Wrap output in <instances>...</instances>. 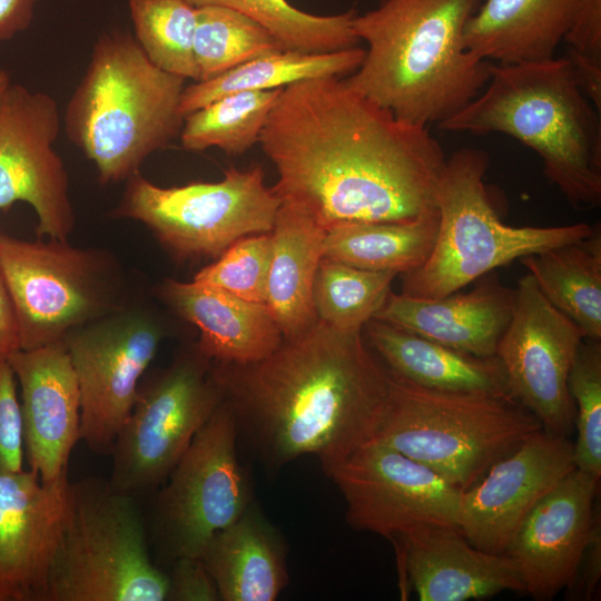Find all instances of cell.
Returning a JSON list of instances; mask_svg holds the SVG:
<instances>
[{
  "mask_svg": "<svg viewBox=\"0 0 601 601\" xmlns=\"http://www.w3.org/2000/svg\"><path fill=\"white\" fill-rule=\"evenodd\" d=\"M273 189L325 229L404 221L434 209L446 157L427 127L397 118L344 77L284 88L262 130Z\"/></svg>",
  "mask_w": 601,
  "mask_h": 601,
  "instance_id": "obj_1",
  "label": "cell"
},
{
  "mask_svg": "<svg viewBox=\"0 0 601 601\" xmlns=\"http://www.w3.org/2000/svg\"><path fill=\"white\" fill-rule=\"evenodd\" d=\"M213 366L238 430L273 467L315 455L326 473L375 437L390 393L363 331L318 319L258 362Z\"/></svg>",
  "mask_w": 601,
  "mask_h": 601,
  "instance_id": "obj_2",
  "label": "cell"
},
{
  "mask_svg": "<svg viewBox=\"0 0 601 601\" xmlns=\"http://www.w3.org/2000/svg\"><path fill=\"white\" fill-rule=\"evenodd\" d=\"M479 0H382L355 16L353 30L367 45L359 67L344 77L358 93L397 118L440 124L485 87L491 63L464 46Z\"/></svg>",
  "mask_w": 601,
  "mask_h": 601,
  "instance_id": "obj_3",
  "label": "cell"
},
{
  "mask_svg": "<svg viewBox=\"0 0 601 601\" xmlns=\"http://www.w3.org/2000/svg\"><path fill=\"white\" fill-rule=\"evenodd\" d=\"M600 114L563 56L491 65L481 92L439 127L518 139L536 151L569 204L583 209L601 203Z\"/></svg>",
  "mask_w": 601,
  "mask_h": 601,
  "instance_id": "obj_4",
  "label": "cell"
},
{
  "mask_svg": "<svg viewBox=\"0 0 601 601\" xmlns=\"http://www.w3.org/2000/svg\"><path fill=\"white\" fill-rule=\"evenodd\" d=\"M185 81L154 65L134 35L112 30L98 37L62 127L95 164L101 184L127 180L179 137Z\"/></svg>",
  "mask_w": 601,
  "mask_h": 601,
  "instance_id": "obj_5",
  "label": "cell"
},
{
  "mask_svg": "<svg viewBox=\"0 0 601 601\" xmlns=\"http://www.w3.org/2000/svg\"><path fill=\"white\" fill-rule=\"evenodd\" d=\"M390 375L385 413L373 440L430 467L462 492L542 430L514 400L431 390Z\"/></svg>",
  "mask_w": 601,
  "mask_h": 601,
  "instance_id": "obj_6",
  "label": "cell"
},
{
  "mask_svg": "<svg viewBox=\"0 0 601 601\" xmlns=\"http://www.w3.org/2000/svg\"><path fill=\"white\" fill-rule=\"evenodd\" d=\"M489 155L456 150L441 171L435 191L439 227L434 247L418 268L402 274V294L435 299L456 293L494 268L591 235L595 226L513 227L502 223L484 176Z\"/></svg>",
  "mask_w": 601,
  "mask_h": 601,
  "instance_id": "obj_7",
  "label": "cell"
},
{
  "mask_svg": "<svg viewBox=\"0 0 601 601\" xmlns=\"http://www.w3.org/2000/svg\"><path fill=\"white\" fill-rule=\"evenodd\" d=\"M167 592L137 497L98 477L69 482L43 601H164Z\"/></svg>",
  "mask_w": 601,
  "mask_h": 601,
  "instance_id": "obj_8",
  "label": "cell"
},
{
  "mask_svg": "<svg viewBox=\"0 0 601 601\" xmlns=\"http://www.w3.org/2000/svg\"><path fill=\"white\" fill-rule=\"evenodd\" d=\"M280 204L258 165L229 167L218 181L176 187L138 173L127 179L115 215L145 224L175 256L217 258L240 238L272 231Z\"/></svg>",
  "mask_w": 601,
  "mask_h": 601,
  "instance_id": "obj_9",
  "label": "cell"
},
{
  "mask_svg": "<svg viewBox=\"0 0 601 601\" xmlns=\"http://www.w3.org/2000/svg\"><path fill=\"white\" fill-rule=\"evenodd\" d=\"M0 272L16 307L20 349L61 343L70 332L119 311L120 276L98 250L2 234Z\"/></svg>",
  "mask_w": 601,
  "mask_h": 601,
  "instance_id": "obj_10",
  "label": "cell"
},
{
  "mask_svg": "<svg viewBox=\"0 0 601 601\" xmlns=\"http://www.w3.org/2000/svg\"><path fill=\"white\" fill-rule=\"evenodd\" d=\"M224 401L213 362L195 346L139 384L110 455V484L134 496L161 485Z\"/></svg>",
  "mask_w": 601,
  "mask_h": 601,
  "instance_id": "obj_11",
  "label": "cell"
},
{
  "mask_svg": "<svg viewBox=\"0 0 601 601\" xmlns=\"http://www.w3.org/2000/svg\"><path fill=\"white\" fill-rule=\"evenodd\" d=\"M235 414L223 401L198 431L157 493L151 540L162 556H200L209 540L252 503L238 462Z\"/></svg>",
  "mask_w": 601,
  "mask_h": 601,
  "instance_id": "obj_12",
  "label": "cell"
},
{
  "mask_svg": "<svg viewBox=\"0 0 601 601\" xmlns=\"http://www.w3.org/2000/svg\"><path fill=\"white\" fill-rule=\"evenodd\" d=\"M164 332L147 313L117 311L63 339L80 390V440L109 456Z\"/></svg>",
  "mask_w": 601,
  "mask_h": 601,
  "instance_id": "obj_13",
  "label": "cell"
},
{
  "mask_svg": "<svg viewBox=\"0 0 601 601\" xmlns=\"http://www.w3.org/2000/svg\"><path fill=\"white\" fill-rule=\"evenodd\" d=\"M326 474L348 524L394 540L427 526L460 530L462 491L430 467L371 440Z\"/></svg>",
  "mask_w": 601,
  "mask_h": 601,
  "instance_id": "obj_14",
  "label": "cell"
},
{
  "mask_svg": "<svg viewBox=\"0 0 601 601\" xmlns=\"http://www.w3.org/2000/svg\"><path fill=\"white\" fill-rule=\"evenodd\" d=\"M584 339L581 329L555 308L528 273L514 289L511 319L495 356L511 397L530 411L542 428L569 435L575 406L568 378Z\"/></svg>",
  "mask_w": 601,
  "mask_h": 601,
  "instance_id": "obj_15",
  "label": "cell"
},
{
  "mask_svg": "<svg viewBox=\"0 0 601 601\" xmlns=\"http://www.w3.org/2000/svg\"><path fill=\"white\" fill-rule=\"evenodd\" d=\"M61 127L51 95L12 82L0 95V209L27 203L39 238L67 240L75 215L69 176L55 149Z\"/></svg>",
  "mask_w": 601,
  "mask_h": 601,
  "instance_id": "obj_16",
  "label": "cell"
},
{
  "mask_svg": "<svg viewBox=\"0 0 601 601\" xmlns=\"http://www.w3.org/2000/svg\"><path fill=\"white\" fill-rule=\"evenodd\" d=\"M574 469L568 435L535 432L462 492L460 531L475 548L504 553L533 506Z\"/></svg>",
  "mask_w": 601,
  "mask_h": 601,
  "instance_id": "obj_17",
  "label": "cell"
},
{
  "mask_svg": "<svg viewBox=\"0 0 601 601\" xmlns=\"http://www.w3.org/2000/svg\"><path fill=\"white\" fill-rule=\"evenodd\" d=\"M600 479L579 469L568 473L525 516L504 554L521 575L524 592L550 600L573 582L600 514Z\"/></svg>",
  "mask_w": 601,
  "mask_h": 601,
  "instance_id": "obj_18",
  "label": "cell"
},
{
  "mask_svg": "<svg viewBox=\"0 0 601 601\" xmlns=\"http://www.w3.org/2000/svg\"><path fill=\"white\" fill-rule=\"evenodd\" d=\"M68 474L0 472V601H43L67 509Z\"/></svg>",
  "mask_w": 601,
  "mask_h": 601,
  "instance_id": "obj_19",
  "label": "cell"
},
{
  "mask_svg": "<svg viewBox=\"0 0 601 601\" xmlns=\"http://www.w3.org/2000/svg\"><path fill=\"white\" fill-rule=\"evenodd\" d=\"M21 388L23 445L43 483L68 474L80 440V390L63 344L18 349L8 356Z\"/></svg>",
  "mask_w": 601,
  "mask_h": 601,
  "instance_id": "obj_20",
  "label": "cell"
},
{
  "mask_svg": "<svg viewBox=\"0 0 601 601\" xmlns=\"http://www.w3.org/2000/svg\"><path fill=\"white\" fill-rule=\"evenodd\" d=\"M404 568L422 601H465L524 592L514 561L475 548L456 528L427 526L401 535Z\"/></svg>",
  "mask_w": 601,
  "mask_h": 601,
  "instance_id": "obj_21",
  "label": "cell"
},
{
  "mask_svg": "<svg viewBox=\"0 0 601 601\" xmlns=\"http://www.w3.org/2000/svg\"><path fill=\"white\" fill-rule=\"evenodd\" d=\"M513 304L514 289L486 274L472 290L435 299L391 292L374 318L470 355L492 357Z\"/></svg>",
  "mask_w": 601,
  "mask_h": 601,
  "instance_id": "obj_22",
  "label": "cell"
},
{
  "mask_svg": "<svg viewBox=\"0 0 601 601\" xmlns=\"http://www.w3.org/2000/svg\"><path fill=\"white\" fill-rule=\"evenodd\" d=\"M166 303L199 331L198 351L220 364L258 362L283 342V334L266 304L245 300L198 282L166 280Z\"/></svg>",
  "mask_w": 601,
  "mask_h": 601,
  "instance_id": "obj_23",
  "label": "cell"
},
{
  "mask_svg": "<svg viewBox=\"0 0 601 601\" xmlns=\"http://www.w3.org/2000/svg\"><path fill=\"white\" fill-rule=\"evenodd\" d=\"M363 335L387 371L404 381L431 390L513 400L496 356L470 355L376 318L365 324Z\"/></svg>",
  "mask_w": 601,
  "mask_h": 601,
  "instance_id": "obj_24",
  "label": "cell"
},
{
  "mask_svg": "<svg viewBox=\"0 0 601 601\" xmlns=\"http://www.w3.org/2000/svg\"><path fill=\"white\" fill-rule=\"evenodd\" d=\"M579 0H485L464 30L465 48L497 63L555 57Z\"/></svg>",
  "mask_w": 601,
  "mask_h": 601,
  "instance_id": "obj_25",
  "label": "cell"
},
{
  "mask_svg": "<svg viewBox=\"0 0 601 601\" xmlns=\"http://www.w3.org/2000/svg\"><path fill=\"white\" fill-rule=\"evenodd\" d=\"M199 558L221 601H274L288 581L282 540L253 502Z\"/></svg>",
  "mask_w": 601,
  "mask_h": 601,
  "instance_id": "obj_26",
  "label": "cell"
},
{
  "mask_svg": "<svg viewBox=\"0 0 601 601\" xmlns=\"http://www.w3.org/2000/svg\"><path fill=\"white\" fill-rule=\"evenodd\" d=\"M325 235L326 229L302 209L280 204L270 231L266 305L283 338L303 333L317 321L313 289Z\"/></svg>",
  "mask_w": 601,
  "mask_h": 601,
  "instance_id": "obj_27",
  "label": "cell"
},
{
  "mask_svg": "<svg viewBox=\"0 0 601 601\" xmlns=\"http://www.w3.org/2000/svg\"><path fill=\"white\" fill-rule=\"evenodd\" d=\"M436 207L404 221H343L326 229L324 257L366 270L405 274L421 267L435 244Z\"/></svg>",
  "mask_w": 601,
  "mask_h": 601,
  "instance_id": "obj_28",
  "label": "cell"
},
{
  "mask_svg": "<svg viewBox=\"0 0 601 601\" xmlns=\"http://www.w3.org/2000/svg\"><path fill=\"white\" fill-rule=\"evenodd\" d=\"M543 296L581 329L601 339V230L521 258Z\"/></svg>",
  "mask_w": 601,
  "mask_h": 601,
  "instance_id": "obj_29",
  "label": "cell"
},
{
  "mask_svg": "<svg viewBox=\"0 0 601 601\" xmlns=\"http://www.w3.org/2000/svg\"><path fill=\"white\" fill-rule=\"evenodd\" d=\"M365 49L357 47L333 52L309 53L279 50L247 61L216 78L195 81L184 88L183 116L209 102L240 91L284 89L318 77H346L363 61Z\"/></svg>",
  "mask_w": 601,
  "mask_h": 601,
  "instance_id": "obj_30",
  "label": "cell"
},
{
  "mask_svg": "<svg viewBox=\"0 0 601 601\" xmlns=\"http://www.w3.org/2000/svg\"><path fill=\"white\" fill-rule=\"evenodd\" d=\"M195 8L216 6L243 13L264 26L285 50L324 53L357 47L353 30L357 14L349 9L336 14H315L288 0H186Z\"/></svg>",
  "mask_w": 601,
  "mask_h": 601,
  "instance_id": "obj_31",
  "label": "cell"
},
{
  "mask_svg": "<svg viewBox=\"0 0 601 601\" xmlns=\"http://www.w3.org/2000/svg\"><path fill=\"white\" fill-rule=\"evenodd\" d=\"M282 90L235 92L188 114L179 134L183 148L203 151L216 147L229 155H243L259 142Z\"/></svg>",
  "mask_w": 601,
  "mask_h": 601,
  "instance_id": "obj_32",
  "label": "cell"
},
{
  "mask_svg": "<svg viewBox=\"0 0 601 601\" xmlns=\"http://www.w3.org/2000/svg\"><path fill=\"white\" fill-rule=\"evenodd\" d=\"M279 50V41L254 19L223 7L196 8L194 55L198 81Z\"/></svg>",
  "mask_w": 601,
  "mask_h": 601,
  "instance_id": "obj_33",
  "label": "cell"
},
{
  "mask_svg": "<svg viewBox=\"0 0 601 601\" xmlns=\"http://www.w3.org/2000/svg\"><path fill=\"white\" fill-rule=\"evenodd\" d=\"M396 276L323 257L313 289L317 319L338 331H363L384 305Z\"/></svg>",
  "mask_w": 601,
  "mask_h": 601,
  "instance_id": "obj_34",
  "label": "cell"
},
{
  "mask_svg": "<svg viewBox=\"0 0 601 601\" xmlns=\"http://www.w3.org/2000/svg\"><path fill=\"white\" fill-rule=\"evenodd\" d=\"M134 37L164 71L198 81L194 55L196 8L186 0H128Z\"/></svg>",
  "mask_w": 601,
  "mask_h": 601,
  "instance_id": "obj_35",
  "label": "cell"
},
{
  "mask_svg": "<svg viewBox=\"0 0 601 601\" xmlns=\"http://www.w3.org/2000/svg\"><path fill=\"white\" fill-rule=\"evenodd\" d=\"M568 388L575 406V467L601 476V343L584 338L571 366Z\"/></svg>",
  "mask_w": 601,
  "mask_h": 601,
  "instance_id": "obj_36",
  "label": "cell"
},
{
  "mask_svg": "<svg viewBox=\"0 0 601 601\" xmlns=\"http://www.w3.org/2000/svg\"><path fill=\"white\" fill-rule=\"evenodd\" d=\"M272 259L270 231L249 235L230 245L193 280L226 290L245 300L266 304Z\"/></svg>",
  "mask_w": 601,
  "mask_h": 601,
  "instance_id": "obj_37",
  "label": "cell"
},
{
  "mask_svg": "<svg viewBox=\"0 0 601 601\" xmlns=\"http://www.w3.org/2000/svg\"><path fill=\"white\" fill-rule=\"evenodd\" d=\"M23 446L17 377L8 356L0 355V472L23 470Z\"/></svg>",
  "mask_w": 601,
  "mask_h": 601,
  "instance_id": "obj_38",
  "label": "cell"
},
{
  "mask_svg": "<svg viewBox=\"0 0 601 601\" xmlns=\"http://www.w3.org/2000/svg\"><path fill=\"white\" fill-rule=\"evenodd\" d=\"M166 601H218L217 587L198 556L173 561Z\"/></svg>",
  "mask_w": 601,
  "mask_h": 601,
  "instance_id": "obj_39",
  "label": "cell"
},
{
  "mask_svg": "<svg viewBox=\"0 0 601 601\" xmlns=\"http://www.w3.org/2000/svg\"><path fill=\"white\" fill-rule=\"evenodd\" d=\"M563 41L568 50L601 60V0H579Z\"/></svg>",
  "mask_w": 601,
  "mask_h": 601,
  "instance_id": "obj_40",
  "label": "cell"
},
{
  "mask_svg": "<svg viewBox=\"0 0 601 601\" xmlns=\"http://www.w3.org/2000/svg\"><path fill=\"white\" fill-rule=\"evenodd\" d=\"M601 573V532L600 519L597 521L590 541L582 556L577 575L568 588L574 591L571 595L590 600L595 591Z\"/></svg>",
  "mask_w": 601,
  "mask_h": 601,
  "instance_id": "obj_41",
  "label": "cell"
},
{
  "mask_svg": "<svg viewBox=\"0 0 601 601\" xmlns=\"http://www.w3.org/2000/svg\"><path fill=\"white\" fill-rule=\"evenodd\" d=\"M21 348L16 307L0 272V355L9 356Z\"/></svg>",
  "mask_w": 601,
  "mask_h": 601,
  "instance_id": "obj_42",
  "label": "cell"
},
{
  "mask_svg": "<svg viewBox=\"0 0 601 601\" xmlns=\"http://www.w3.org/2000/svg\"><path fill=\"white\" fill-rule=\"evenodd\" d=\"M39 0H0V42L24 31L32 22Z\"/></svg>",
  "mask_w": 601,
  "mask_h": 601,
  "instance_id": "obj_43",
  "label": "cell"
},
{
  "mask_svg": "<svg viewBox=\"0 0 601 601\" xmlns=\"http://www.w3.org/2000/svg\"><path fill=\"white\" fill-rule=\"evenodd\" d=\"M575 78L584 95L601 111V60L566 50Z\"/></svg>",
  "mask_w": 601,
  "mask_h": 601,
  "instance_id": "obj_44",
  "label": "cell"
},
{
  "mask_svg": "<svg viewBox=\"0 0 601 601\" xmlns=\"http://www.w3.org/2000/svg\"><path fill=\"white\" fill-rule=\"evenodd\" d=\"M11 83L10 76L6 69H0V95Z\"/></svg>",
  "mask_w": 601,
  "mask_h": 601,
  "instance_id": "obj_45",
  "label": "cell"
},
{
  "mask_svg": "<svg viewBox=\"0 0 601 601\" xmlns=\"http://www.w3.org/2000/svg\"><path fill=\"white\" fill-rule=\"evenodd\" d=\"M1 235H2V233L0 231V238H1Z\"/></svg>",
  "mask_w": 601,
  "mask_h": 601,
  "instance_id": "obj_46",
  "label": "cell"
}]
</instances>
